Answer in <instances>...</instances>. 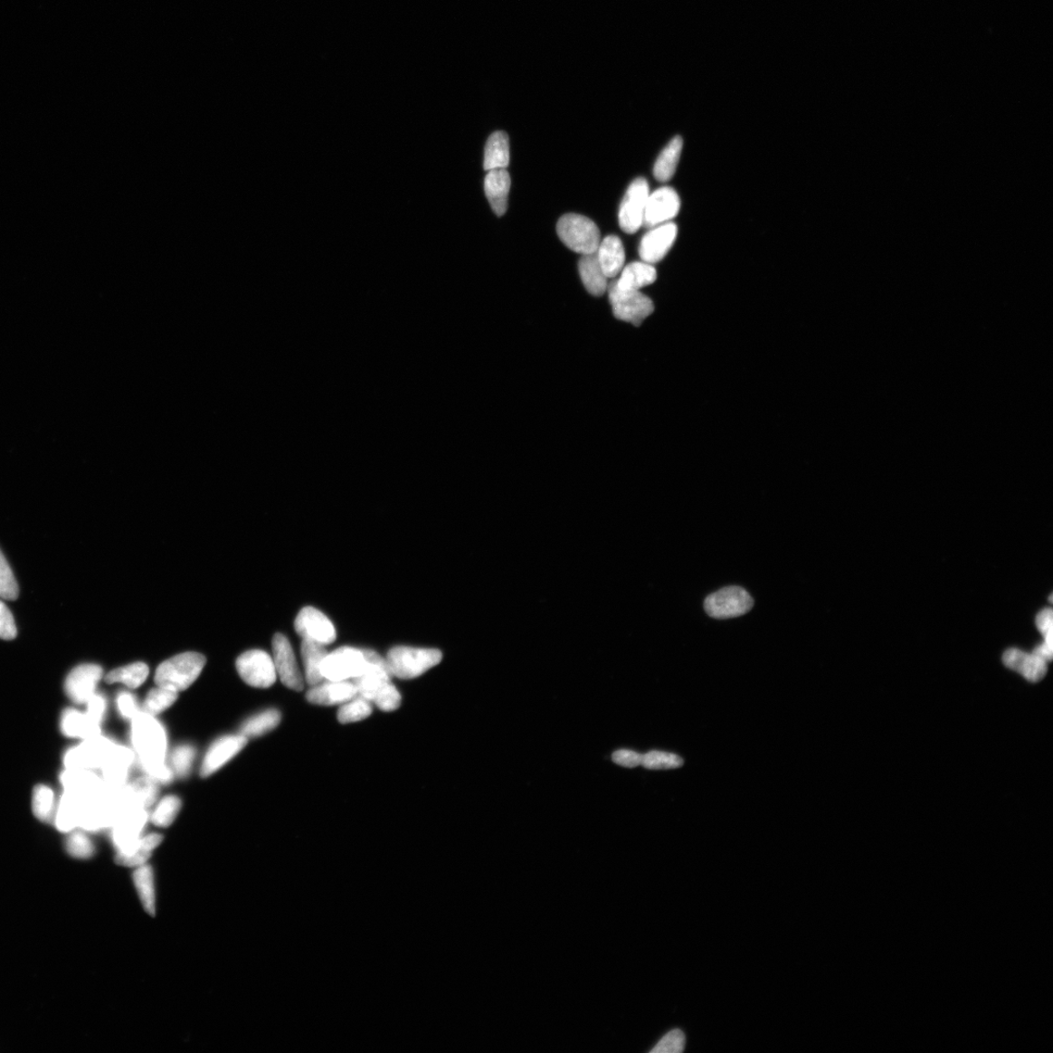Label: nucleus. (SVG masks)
Returning <instances> with one entry per match:
<instances>
[{
    "label": "nucleus",
    "mask_w": 1053,
    "mask_h": 1053,
    "mask_svg": "<svg viewBox=\"0 0 1053 1053\" xmlns=\"http://www.w3.org/2000/svg\"><path fill=\"white\" fill-rule=\"evenodd\" d=\"M683 149V139L676 136L658 156L654 168V176L659 182H667L675 176Z\"/></svg>",
    "instance_id": "nucleus-32"
},
{
    "label": "nucleus",
    "mask_w": 1053,
    "mask_h": 1053,
    "mask_svg": "<svg viewBox=\"0 0 1053 1053\" xmlns=\"http://www.w3.org/2000/svg\"><path fill=\"white\" fill-rule=\"evenodd\" d=\"M686 1046V1037L679 1030H672L665 1035L661 1041L651 1050L652 1053H680Z\"/></svg>",
    "instance_id": "nucleus-45"
},
{
    "label": "nucleus",
    "mask_w": 1053,
    "mask_h": 1053,
    "mask_svg": "<svg viewBox=\"0 0 1053 1053\" xmlns=\"http://www.w3.org/2000/svg\"><path fill=\"white\" fill-rule=\"evenodd\" d=\"M182 802L174 795L164 797L157 806L150 820L158 828H168L180 813Z\"/></svg>",
    "instance_id": "nucleus-39"
},
{
    "label": "nucleus",
    "mask_w": 1053,
    "mask_h": 1053,
    "mask_svg": "<svg viewBox=\"0 0 1053 1053\" xmlns=\"http://www.w3.org/2000/svg\"><path fill=\"white\" fill-rule=\"evenodd\" d=\"M162 840H163V837L160 834L152 833V834H148V835H146L144 837H141V839H139V843H141V845L146 849H148V851L152 852V851H154L155 848H157L161 844Z\"/></svg>",
    "instance_id": "nucleus-53"
},
{
    "label": "nucleus",
    "mask_w": 1053,
    "mask_h": 1053,
    "mask_svg": "<svg viewBox=\"0 0 1053 1053\" xmlns=\"http://www.w3.org/2000/svg\"><path fill=\"white\" fill-rule=\"evenodd\" d=\"M179 693L158 686L151 689L145 699L142 712L157 716L171 707L177 700Z\"/></svg>",
    "instance_id": "nucleus-37"
},
{
    "label": "nucleus",
    "mask_w": 1053,
    "mask_h": 1053,
    "mask_svg": "<svg viewBox=\"0 0 1053 1053\" xmlns=\"http://www.w3.org/2000/svg\"><path fill=\"white\" fill-rule=\"evenodd\" d=\"M608 299L617 319L636 326L641 325L654 311V303L649 297L640 291L619 290L615 282L608 286Z\"/></svg>",
    "instance_id": "nucleus-7"
},
{
    "label": "nucleus",
    "mask_w": 1053,
    "mask_h": 1053,
    "mask_svg": "<svg viewBox=\"0 0 1053 1053\" xmlns=\"http://www.w3.org/2000/svg\"><path fill=\"white\" fill-rule=\"evenodd\" d=\"M643 755L638 752L620 750L615 751L612 755L613 762L620 767L637 768L642 764Z\"/></svg>",
    "instance_id": "nucleus-52"
},
{
    "label": "nucleus",
    "mask_w": 1053,
    "mask_h": 1053,
    "mask_svg": "<svg viewBox=\"0 0 1053 1053\" xmlns=\"http://www.w3.org/2000/svg\"><path fill=\"white\" fill-rule=\"evenodd\" d=\"M244 735H227L209 748L200 769V776L208 778L235 758L246 746Z\"/></svg>",
    "instance_id": "nucleus-18"
},
{
    "label": "nucleus",
    "mask_w": 1053,
    "mask_h": 1053,
    "mask_svg": "<svg viewBox=\"0 0 1053 1053\" xmlns=\"http://www.w3.org/2000/svg\"><path fill=\"white\" fill-rule=\"evenodd\" d=\"M148 675L149 668L146 664L135 663L111 670L105 681L108 684L122 683L130 689H137L142 686Z\"/></svg>",
    "instance_id": "nucleus-34"
},
{
    "label": "nucleus",
    "mask_w": 1053,
    "mask_h": 1053,
    "mask_svg": "<svg viewBox=\"0 0 1053 1053\" xmlns=\"http://www.w3.org/2000/svg\"><path fill=\"white\" fill-rule=\"evenodd\" d=\"M301 654L306 670V680L311 687L323 681L321 666L327 656L325 646L315 641L302 639Z\"/></svg>",
    "instance_id": "nucleus-29"
},
{
    "label": "nucleus",
    "mask_w": 1053,
    "mask_h": 1053,
    "mask_svg": "<svg viewBox=\"0 0 1053 1053\" xmlns=\"http://www.w3.org/2000/svg\"><path fill=\"white\" fill-rule=\"evenodd\" d=\"M196 751L193 746L181 745L175 748L171 753V770L177 776L186 777L192 769Z\"/></svg>",
    "instance_id": "nucleus-43"
},
{
    "label": "nucleus",
    "mask_w": 1053,
    "mask_h": 1053,
    "mask_svg": "<svg viewBox=\"0 0 1053 1053\" xmlns=\"http://www.w3.org/2000/svg\"><path fill=\"white\" fill-rule=\"evenodd\" d=\"M511 185L510 173L505 169L488 171L484 183L485 193L492 209L499 217L506 212Z\"/></svg>",
    "instance_id": "nucleus-23"
},
{
    "label": "nucleus",
    "mask_w": 1053,
    "mask_h": 1053,
    "mask_svg": "<svg viewBox=\"0 0 1053 1053\" xmlns=\"http://www.w3.org/2000/svg\"><path fill=\"white\" fill-rule=\"evenodd\" d=\"M373 708L370 702L357 695L352 700L341 705L338 713V719L341 724L359 722L369 717Z\"/></svg>",
    "instance_id": "nucleus-40"
},
{
    "label": "nucleus",
    "mask_w": 1053,
    "mask_h": 1053,
    "mask_svg": "<svg viewBox=\"0 0 1053 1053\" xmlns=\"http://www.w3.org/2000/svg\"><path fill=\"white\" fill-rule=\"evenodd\" d=\"M754 600L740 587H729L710 594L704 601L705 612L717 619L742 617L751 611Z\"/></svg>",
    "instance_id": "nucleus-6"
},
{
    "label": "nucleus",
    "mask_w": 1053,
    "mask_h": 1053,
    "mask_svg": "<svg viewBox=\"0 0 1053 1053\" xmlns=\"http://www.w3.org/2000/svg\"><path fill=\"white\" fill-rule=\"evenodd\" d=\"M131 740L139 763L165 762L168 751L167 732L155 716L141 710L131 720Z\"/></svg>",
    "instance_id": "nucleus-1"
},
{
    "label": "nucleus",
    "mask_w": 1053,
    "mask_h": 1053,
    "mask_svg": "<svg viewBox=\"0 0 1053 1053\" xmlns=\"http://www.w3.org/2000/svg\"><path fill=\"white\" fill-rule=\"evenodd\" d=\"M1036 626L1041 632L1044 642L1039 645L1033 653L1041 656L1048 663L1051 661L1053 652V615L1050 608H1044L1036 617Z\"/></svg>",
    "instance_id": "nucleus-38"
},
{
    "label": "nucleus",
    "mask_w": 1053,
    "mask_h": 1053,
    "mask_svg": "<svg viewBox=\"0 0 1053 1053\" xmlns=\"http://www.w3.org/2000/svg\"><path fill=\"white\" fill-rule=\"evenodd\" d=\"M510 164V141L505 132L493 133L487 141L484 156L486 171L506 169Z\"/></svg>",
    "instance_id": "nucleus-30"
},
{
    "label": "nucleus",
    "mask_w": 1053,
    "mask_h": 1053,
    "mask_svg": "<svg viewBox=\"0 0 1053 1053\" xmlns=\"http://www.w3.org/2000/svg\"><path fill=\"white\" fill-rule=\"evenodd\" d=\"M85 704H87V712L85 713L87 716L101 726L107 712L105 697L95 693Z\"/></svg>",
    "instance_id": "nucleus-49"
},
{
    "label": "nucleus",
    "mask_w": 1053,
    "mask_h": 1053,
    "mask_svg": "<svg viewBox=\"0 0 1053 1053\" xmlns=\"http://www.w3.org/2000/svg\"><path fill=\"white\" fill-rule=\"evenodd\" d=\"M677 234V225L671 222L652 227L641 240L639 255L643 262L654 264L662 261L674 246Z\"/></svg>",
    "instance_id": "nucleus-16"
},
{
    "label": "nucleus",
    "mask_w": 1053,
    "mask_h": 1053,
    "mask_svg": "<svg viewBox=\"0 0 1053 1053\" xmlns=\"http://www.w3.org/2000/svg\"><path fill=\"white\" fill-rule=\"evenodd\" d=\"M66 847L68 853L75 858H91L95 853L92 841L82 832L72 831L68 837Z\"/></svg>",
    "instance_id": "nucleus-44"
},
{
    "label": "nucleus",
    "mask_w": 1053,
    "mask_h": 1053,
    "mask_svg": "<svg viewBox=\"0 0 1053 1053\" xmlns=\"http://www.w3.org/2000/svg\"><path fill=\"white\" fill-rule=\"evenodd\" d=\"M147 776L158 783L167 784L173 779V771L165 762L141 764Z\"/></svg>",
    "instance_id": "nucleus-50"
},
{
    "label": "nucleus",
    "mask_w": 1053,
    "mask_h": 1053,
    "mask_svg": "<svg viewBox=\"0 0 1053 1053\" xmlns=\"http://www.w3.org/2000/svg\"><path fill=\"white\" fill-rule=\"evenodd\" d=\"M557 234L568 248L581 255L596 253L601 243L598 226L579 214L564 215L557 224Z\"/></svg>",
    "instance_id": "nucleus-4"
},
{
    "label": "nucleus",
    "mask_w": 1053,
    "mask_h": 1053,
    "mask_svg": "<svg viewBox=\"0 0 1053 1053\" xmlns=\"http://www.w3.org/2000/svg\"><path fill=\"white\" fill-rule=\"evenodd\" d=\"M650 196L648 182L644 177H637L627 188V192L621 201L618 222L621 230L632 235L638 232L643 225L646 200Z\"/></svg>",
    "instance_id": "nucleus-9"
},
{
    "label": "nucleus",
    "mask_w": 1053,
    "mask_h": 1053,
    "mask_svg": "<svg viewBox=\"0 0 1053 1053\" xmlns=\"http://www.w3.org/2000/svg\"><path fill=\"white\" fill-rule=\"evenodd\" d=\"M148 820V810L131 808L126 809L114 822L112 840L120 853H129L137 847Z\"/></svg>",
    "instance_id": "nucleus-12"
},
{
    "label": "nucleus",
    "mask_w": 1053,
    "mask_h": 1053,
    "mask_svg": "<svg viewBox=\"0 0 1053 1053\" xmlns=\"http://www.w3.org/2000/svg\"><path fill=\"white\" fill-rule=\"evenodd\" d=\"M134 760L135 755L130 748L118 744L114 747L107 763L101 768L107 788L119 790L126 785Z\"/></svg>",
    "instance_id": "nucleus-21"
},
{
    "label": "nucleus",
    "mask_w": 1053,
    "mask_h": 1053,
    "mask_svg": "<svg viewBox=\"0 0 1053 1053\" xmlns=\"http://www.w3.org/2000/svg\"><path fill=\"white\" fill-rule=\"evenodd\" d=\"M372 703L383 712L389 713L400 706L401 695L395 684L390 682L376 694Z\"/></svg>",
    "instance_id": "nucleus-46"
},
{
    "label": "nucleus",
    "mask_w": 1053,
    "mask_h": 1053,
    "mask_svg": "<svg viewBox=\"0 0 1053 1053\" xmlns=\"http://www.w3.org/2000/svg\"><path fill=\"white\" fill-rule=\"evenodd\" d=\"M1003 662L1009 668L1019 672L1027 680L1038 682L1047 675L1048 662L1044 658L1019 649H1010L1003 656Z\"/></svg>",
    "instance_id": "nucleus-22"
},
{
    "label": "nucleus",
    "mask_w": 1053,
    "mask_h": 1053,
    "mask_svg": "<svg viewBox=\"0 0 1053 1053\" xmlns=\"http://www.w3.org/2000/svg\"><path fill=\"white\" fill-rule=\"evenodd\" d=\"M101 677H103V668L100 665H81L75 667L66 679V694L73 703L86 704L96 693Z\"/></svg>",
    "instance_id": "nucleus-17"
},
{
    "label": "nucleus",
    "mask_w": 1053,
    "mask_h": 1053,
    "mask_svg": "<svg viewBox=\"0 0 1053 1053\" xmlns=\"http://www.w3.org/2000/svg\"><path fill=\"white\" fill-rule=\"evenodd\" d=\"M61 782L63 790L70 792L81 800L98 796L104 788L103 779L91 770H66L62 773Z\"/></svg>",
    "instance_id": "nucleus-20"
},
{
    "label": "nucleus",
    "mask_w": 1053,
    "mask_h": 1053,
    "mask_svg": "<svg viewBox=\"0 0 1053 1053\" xmlns=\"http://www.w3.org/2000/svg\"><path fill=\"white\" fill-rule=\"evenodd\" d=\"M282 715L275 709L266 710L246 720L241 726L240 733L244 737L256 738L275 729L281 723Z\"/></svg>",
    "instance_id": "nucleus-35"
},
{
    "label": "nucleus",
    "mask_w": 1053,
    "mask_h": 1053,
    "mask_svg": "<svg viewBox=\"0 0 1053 1053\" xmlns=\"http://www.w3.org/2000/svg\"><path fill=\"white\" fill-rule=\"evenodd\" d=\"M579 271L583 285L591 295L596 297L604 295L608 289V277L596 253L582 255L579 263Z\"/></svg>",
    "instance_id": "nucleus-28"
},
{
    "label": "nucleus",
    "mask_w": 1053,
    "mask_h": 1053,
    "mask_svg": "<svg viewBox=\"0 0 1053 1053\" xmlns=\"http://www.w3.org/2000/svg\"><path fill=\"white\" fill-rule=\"evenodd\" d=\"M18 598V582L4 553L0 550V598L12 601Z\"/></svg>",
    "instance_id": "nucleus-42"
},
{
    "label": "nucleus",
    "mask_w": 1053,
    "mask_h": 1053,
    "mask_svg": "<svg viewBox=\"0 0 1053 1053\" xmlns=\"http://www.w3.org/2000/svg\"><path fill=\"white\" fill-rule=\"evenodd\" d=\"M117 704L120 715L124 719L132 720L141 710H139L136 697L129 693H120L118 696Z\"/></svg>",
    "instance_id": "nucleus-51"
},
{
    "label": "nucleus",
    "mask_w": 1053,
    "mask_h": 1053,
    "mask_svg": "<svg viewBox=\"0 0 1053 1053\" xmlns=\"http://www.w3.org/2000/svg\"><path fill=\"white\" fill-rule=\"evenodd\" d=\"M681 200L675 188L664 187L650 194L644 214L643 225L655 227L669 223L678 215Z\"/></svg>",
    "instance_id": "nucleus-14"
},
{
    "label": "nucleus",
    "mask_w": 1053,
    "mask_h": 1053,
    "mask_svg": "<svg viewBox=\"0 0 1053 1053\" xmlns=\"http://www.w3.org/2000/svg\"><path fill=\"white\" fill-rule=\"evenodd\" d=\"M684 765V760L676 754L667 753L663 751H651L643 755L642 764L648 770H674L681 768Z\"/></svg>",
    "instance_id": "nucleus-41"
},
{
    "label": "nucleus",
    "mask_w": 1053,
    "mask_h": 1053,
    "mask_svg": "<svg viewBox=\"0 0 1053 1053\" xmlns=\"http://www.w3.org/2000/svg\"><path fill=\"white\" fill-rule=\"evenodd\" d=\"M442 653L436 649L396 646L386 658L390 674L400 679H414L440 664Z\"/></svg>",
    "instance_id": "nucleus-3"
},
{
    "label": "nucleus",
    "mask_w": 1053,
    "mask_h": 1053,
    "mask_svg": "<svg viewBox=\"0 0 1053 1053\" xmlns=\"http://www.w3.org/2000/svg\"><path fill=\"white\" fill-rule=\"evenodd\" d=\"M656 281V271L653 264L645 262L631 263L621 271V275L615 282L617 287L623 291H640V289L653 284Z\"/></svg>",
    "instance_id": "nucleus-26"
},
{
    "label": "nucleus",
    "mask_w": 1053,
    "mask_h": 1053,
    "mask_svg": "<svg viewBox=\"0 0 1053 1053\" xmlns=\"http://www.w3.org/2000/svg\"><path fill=\"white\" fill-rule=\"evenodd\" d=\"M116 745L101 734L84 740L66 752L63 764L68 770H101Z\"/></svg>",
    "instance_id": "nucleus-5"
},
{
    "label": "nucleus",
    "mask_w": 1053,
    "mask_h": 1053,
    "mask_svg": "<svg viewBox=\"0 0 1053 1053\" xmlns=\"http://www.w3.org/2000/svg\"><path fill=\"white\" fill-rule=\"evenodd\" d=\"M61 729L69 738L87 740L101 734L100 725L86 713L75 709H67L61 719Z\"/></svg>",
    "instance_id": "nucleus-27"
},
{
    "label": "nucleus",
    "mask_w": 1053,
    "mask_h": 1053,
    "mask_svg": "<svg viewBox=\"0 0 1053 1053\" xmlns=\"http://www.w3.org/2000/svg\"><path fill=\"white\" fill-rule=\"evenodd\" d=\"M236 669L240 677L254 688H270L277 678L273 657L262 650H251L239 656Z\"/></svg>",
    "instance_id": "nucleus-8"
},
{
    "label": "nucleus",
    "mask_w": 1053,
    "mask_h": 1053,
    "mask_svg": "<svg viewBox=\"0 0 1053 1053\" xmlns=\"http://www.w3.org/2000/svg\"><path fill=\"white\" fill-rule=\"evenodd\" d=\"M273 653L276 674L282 682L291 690L302 691L303 678L293 648L283 634H275L273 640Z\"/></svg>",
    "instance_id": "nucleus-13"
},
{
    "label": "nucleus",
    "mask_w": 1053,
    "mask_h": 1053,
    "mask_svg": "<svg viewBox=\"0 0 1053 1053\" xmlns=\"http://www.w3.org/2000/svg\"><path fill=\"white\" fill-rule=\"evenodd\" d=\"M17 637V627L8 607L0 600V639L13 640Z\"/></svg>",
    "instance_id": "nucleus-48"
},
{
    "label": "nucleus",
    "mask_w": 1053,
    "mask_h": 1053,
    "mask_svg": "<svg viewBox=\"0 0 1053 1053\" xmlns=\"http://www.w3.org/2000/svg\"><path fill=\"white\" fill-rule=\"evenodd\" d=\"M601 268L608 278L616 277L624 269L626 252L623 243L616 235L604 238L596 251Z\"/></svg>",
    "instance_id": "nucleus-24"
},
{
    "label": "nucleus",
    "mask_w": 1053,
    "mask_h": 1053,
    "mask_svg": "<svg viewBox=\"0 0 1053 1053\" xmlns=\"http://www.w3.org/2000/svg\"><path fill=\"white\" fill-rule=\"evenodd\" d=\"M365 664L363 650L341 646L327 654L321 666L322 676L328 681L355 679L361 675Z\"/></svg>",
    "instance_id": "nucleus-10"
},
{
    "label": "nucleus",
    "mask_w": 1053,
    "mask_h": 1053,
    "mask_svg": "<svg viewBox=\"0 0 1053 1053\" xmlns=\"http://www.w3.org/2000/svg\"><path fill=\"white\" fill-rule=\"evenodd\" d=\"M366 664L360 676L353 679L358 695L372 703L376 694L391 682V674L386 658L372 650H363Z\"/></svg>",
    "instance_id": "nucleus-11"
},
{
    "label": "nucleus",
    "mask_w": 1053,
    "mask_h": 1053,
    "mask_svg": "<svg viewBox=\"0 0 1053 1053\" xmlns=\"http://www.w3.org/2000/svg\"><path fill=\"white\" fill-rule=\"evenodd\" d=\"M358 694L353 682L327 680L313 686L307 694V700L312 704L332 706L344 704Z\"/></svg>",
    "instance_id": "nucleus-19"
},
{
    "label": "nucleus",
    "mask_w": 1053,
    "mask_h": 1053,
    "mask_svg": "<svg viewBox=\"0 0 1053 1053\" xmlns=\"http://www.w3.org/2000/svg\"><path fill=\"white\" fill-rule=\"evenodd\" d=\"M55 794L46 785H37L33 794V811L37 819L48 822L55 817Z\"/></svg>",
    "instance_id": "nucleus-36"
},
{
    "label": "nucleus",
    "mask_w": 1053,
    "mask_h": 1053,
    "mask_svg": "<svg viewBox=\"0 0 1053 1053\" xmlns=\"http://www.w3.org/2000/svg\"><path fill=\"white\" fill-rule=\"evenodd\" d=\"M295 629L302 639L324 646L332 644L337 638L332 621L313 607L302 608L295 620Z\"/></svg>",
    "instance_id": "nucleus-15"
},
{
    "label": "nucleus",
    "mask_w": 1053,
    "mask_h": 1053,
    "mask_svg": "<svg viewBox=\"0 0 1053 1053\" xmlns=\"http://www.w3.org/2000/svg\"><path fill=\"white\" fill-rule=\"evenodd\" d=\"M151 856V852L148 851L141 843H139L132 851L129 853H120L116 857L117 864L127 867H139L147 864V861Z\"/></svg>",
    "instance_id": "nucleus-47"
},
{
    "label": "nucleus",
    "mask_w": 1053,
    "mask_h": 1053,
    "mask_svg": "<svg viewBox=\"0 0 1053 1053\" xmlns=\"http://www.w3.org/2000/svg\"><path fill=\"white\" fill-rule=\"evenodd\" d=\"M206 665V657L199 653L177 655L163 662L157 669L155 682L159 687L177 693L192 686Z\"/></svg>",
    "instance_id": "nucleus-2"
},
{
    "label": "nucleus",
    "mask_w": 1053,
    "mask_h": 1053,
    "mask_svg": "<svg viewBox=\"0 0 1053 1053\" xmlns=\"http://www.w3.org/2000/svg\"><path fill=\"white\" fill-rule=\"evenodd\" d=\"M82 800L75 795L63 791L55 811L56 828L61 832H72L79 828Z\"/></svg>",
    "instance_id": "nucleus-31"
},
{
    "label": "nucleus",
    "mask_w": 1053,
    "mask_h": 1053,
    "mask_svg": "<svg viewBox=\"0 0 1053 1053\" xmlns=\"http://www.w3.org/2000/svg\"><path fill=\"white\" fill-rule=\"evenodd\" d=\"M134 884L139 899L148 914L156 915V890L154 871L149 866H139L133 875Z\"/></svg>",
    "instance_id": "nucleus-33"
},
{
    "label": "nucleus",
    "mask_w": 1053,
    "mask_h": 1053,
    "mask_svg": "<svg viewBox=\"0 0 1053 1053\" xmlns=\"http://www.w3.org/2000/svg\"><path fill=\"white\" fill-rule=\"evenodd\" d=\"M158 793V783L148 776L126 783L123 788L125 801L129 808H141L147 810L155 805Z\"/></svg>",
    "instance_id": "nucleus-25"
}]
</instances>
